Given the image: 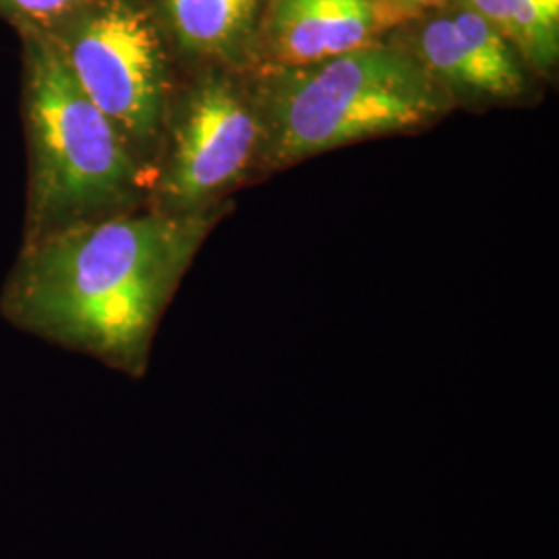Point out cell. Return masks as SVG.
Wrapping results in <instances>:
<instances>
[{
    "instance_id": "1",
    "label": "cell",
    "mask_w": 559,
    "mask_h": 559,
    "mask_svg": "<svg viewBox=\"0 0 559 559\" xmlns=\"http://www.w3.org/2000/svg\"><path fill=\"white\" fill-rule=\"evenodd\" d=\"M195 242L193 222L160 214L64 226L25 242L0 311L25 332L138 376Z\"/></svg>"
},
{
    "instance_id": "2",
    "label": "cell",
    "mask_w": 559,
    "mask_h": 559,
    "mask_svg": "<svg viewBox=\"0 0 559 559\" xmlns=\"http://www.w3.org/2000/svg\"><path fill=\"white\" fill-rule=\"evenodd\" d=\"M29 147L27 240L87 222L135 182L129 141L85 96L46 34L21 32Z\"/></svg>"
},
{
    "instance_id": "3",
    "label": "cell",
    "mask_w": 559,
    "mask_h": 559,
    "mask_svg": "<svg viewBox=\"0 0 559 559\" xmlns=\"http://www.w3.org/2000/svg\"><path fill=\"white\" fill-rule=\"evenodd\" d=\"M440 94L427 69L392 48H359L321 60L280 85L274 102L278 158H305L350 141L431 119Z\"/></svg>"
},
{
    "instance_id": "4",
    "label": "cell",
    "mask_w": 559,
    "mask_h": 559,
    "mask_svg": "<svg viewBox=\"0 0 559 559\" xmlns=\"http://www.w3.org/2000/svg\"><path fill=\"white\" fill-rule=\"evenodd\" d=\"M73 80L127 141H150L166 100L160 23L141 0H85L46 34Z\"/></svg>"
},
{
    "instance_id": "5",
    "label": "cell",
    "mask_w": 559,
    "mask_h": 559,
    "mask_svg": "<svg viewBox=\"0 0 559 559\" xmlns=\"http://www.w3.org/2000/svg\"><path fill=\"white\" fill-rule=\"evenodd\" d=\"M258 140V122L233 87L207 81L195 90L177 127L164 198L189 210L237 179Z\"/></svg>"
},
{
    "instance_id": "6",
    "label": "cell",
    "mask_w": 559,
    "mask_h": 559,
    "mask_svg": "<svg viewBox=\"0 0 559 559\" xmlns=\"http://www.w3.org/2000/svg\"><path fill=\"white\" fill-rule=\"evenodd\" d=\"M381 25L376 0H276L270 41L286 64H316L365 48Z\"/></svg>"
},
{
    "instance_id": "7",
    "label": "cell",
    "mask_w": 559,
    "mask_h": 559,
    "mask_svg": "<svg viewBox=\"0 0 559 559\" xmlns=\"http://www.w3.org/2000/svg\"><path fill=\"white\" fill-rule=\"evenodd\" d=\"M258 0H160L162 20L189 52L226 55L249 32Z\"/></svg>"
},
{
    "instance_id": "8",
    "label": "cell",
    "mask_w": 559,
    "mask_h": 559,
    "mask_svg": "<svg viewBox=\"0 0 559 559\" xmlns=\"http://www.w3.org/2000/svg\"><path fill=\"white\" fill-rule=\"evenodd\" d=\"M471 9L516 41L540 67L558 57L559 0H471Z\"/></svg>"
},
{
    "instance_id": "9",
    "label": "cell",
    "mask_w": 559,
    "mask_h": 559,
    "mask_svg": "<svg viewBox=\"0 0 559 559\" xmlns=\"http://www.w3.org/2000/svg\"><path fill=\"white\" fill-rule=\"evenodd\" d=\"M452 21L468 46L475 90L491 96L520 94L522 73L500 29L473 9L460 11Z\"/></svg>"
},
{
    "instance_id": "10",
    "label": "cell",
    "mask_w": 559,
    "mask_h": 559,
    "mask_svg": "<svg viewBox=\"0 0 559 559\" xmlns=\"http://www.w3.org/2000/svg\"><path fill=\"white\" fill-rule=\"evenodd\" d=\"M85 0H0V17L17 32L50 34Z\"/></svg>"
},
{
    "instance_id": "11",
    "label": "cell",
    "mask_w": 559,
    "mask_h": 559,
    "mask_svg": "<svg viewBox=\"0 0 559 559\" xmlns=\"http://www.w3.org/2000/svg\"><path fill=\"white\" fill-rule=\"evenodd\" d=\"M402 4H411V7H433V4H441L448 0H399Z\"/></svg>"
}]
</instances>
